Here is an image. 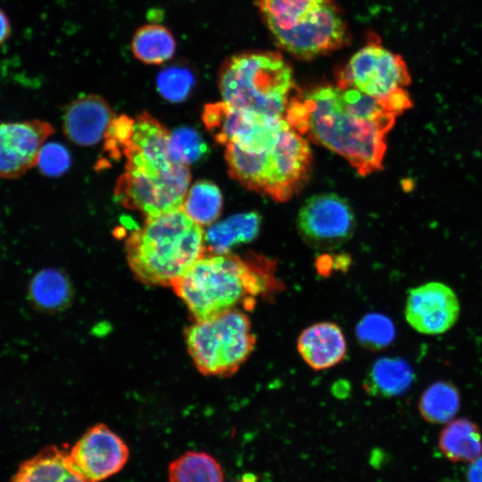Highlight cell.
Segmentation results:
<instances>
[{"label": "cell", "instance_id": "obj_17", "mask_svg": "<svg viewBox=\"0 0 482 482\" xmlns=\"http://www.w3.org/2000/svg\"><path fill=\"white\" fill-rule=\"evenodd\" d=\"M12 482H95L72 463L70 453L51 445L25 461Z\"/></svg>", "mask_w": 482, "mask_h": 482}, {"label": "cell", "instance_id": "obj_20", "mask_svg": "<svg viewBox=\"0 0 482 482\" xmlns=\"http://www.w3.org/2000/svg\"><path fill=\"white\" fill-rule=\"evenodd\" d=\"M261 216L255 212L237 214L212 226L205 233L206 253H224L253 240L260 230Z\"/></svg>", "mask_w": 482, "mask_h": 482}, {"label": "cell", "instance_id": "obj_4", "mask_svg": "<svg viewBox=\"0 0 482 482\" xmlns=\"http://www.w3.org/2000/svg\"><path fill=\"white\" fill-rule=\"evenodd\" d=\"M225 158L234 179L276 201L291 198L307 180L312 163L308 142L284 120L267 145L244 149L229 143Z\"/></svg>", "mask_w": 482, "mask_h": 482}, {"label": "cell", "instance_id": "obj_29", "mask_svg": "<svg viewBox=\"0 0 482 482\" xmlns=\"http://www.w3.org/2000/svg\"><path fill=\"white\" fill-rule=\"evenodd\" d=\"M71 163L67 149L60 144H45L39 153L37 165L40 171L51 177L62 174Z\"/></svg>", "mask_w": 482, "mask_h": 482}, {"label": "cell", "instance_id": "obj_30", "mask_svg": "<svg viewBox=\"0 0 482 482\" xmlns=\"http://www.w3.org/2000/svg\"><path fill=\"white\" fill-rule=\"evenodd\" d=\"M469 482H482V456L471 462L468 471Z\"/></svg>", "mask_w": 482, "mask_h": 482}, {"label": "cell", "instance_id": "obj_16", "mask_svg": "<svg viewBox=\"0 0 482 482\" xmlns=\"http://www.w3.org/2000/svg\"><path fill=\"white\" fill-rule=\"evenodd\" d=\"M297 351L314 370H323L342 362L347 343L341 328L335 322L320 321L305 328L297 338Z\"/></svg>", "mask_w": 482, "mask_h": 482}, {"label": "cell", "instance_id": "obj_28", "mask_svg": "<svg viewBox=\"0 0 482 482\" xmlns=\"http://www.w3.org/2000/svg\"><path fill=\"white\" fill-rule=\"evenodd\" d=\"M194 85L192 73L184 67L171 66L164 69L157 78V87L161 95L169 101L187 98Z\"/></svg>", "mask_w": 482, "mask_h": 482}, {"label": "cell", "instance_id": "obj_2", "mask_svg": "<svg viewBox=\"0 0 482 482\" xmlns=\"http://www.w3.org/2000/svg\"><path fill=\"white\" fill-rule=\"evenodd\" d=\"M274 263L252 253H205L171 286L195 320L253 307L256 297L276 286Z\"/></svg>", "mask_w": 482, "mask_h": 482}, {"label": "cell", "instance_id": "obj_23", "mask_svg": "<svg viewBox=\"0 0 482 482\" xmlns=\"http://www.w3.org/2000/svg\"><path fill=\"white\" fill-rule=\"evenodd\" d=\"M461 404L457 387L447 381H437L430 385L421 395L418 408L421 417L433 424L451 421Z\"/></svg>", "mask_w": 482, "mask_h": 482}, {"label": "cell", "instance_id": "obj_8", "mask_svg": "<svg viewBox=\"0 0 482 482\" xmlns=\"http://www.w3.org/2000/svg\"><path fill=\"white\" fill-rule=\"evenodd\" d=\"M185 340L197 370L219 377L236 373L256 345L251 320L241 309L195 320L186 328Z\"/></svg>", "mask_w": 482, "mask_h": 482}, {"label": "cell", "instance_id": "obj_19", "mask_svg": "<svg viewBox=\"0 0 482 482\" xmlns=\"http://www.w3.org/2000/svg\"><path fill=\"white\" fill-rule=\"evenodd\" d=\"M27 291L32 307L44 312L62 311L71 298V286L68 278L55 269H44L35 273Z\"/></svg>", "mask_w": 482, "mask_h": 482}, {"label": "cell", "instance_id": "obj_1", "mask_svg": "<svg viewBox=\"0 0 482 482\" xmlns=\"http://www.w3.org/2000/svg\"><path fill=\"white\" fill-rule=\"evenodd\" d=\"M395 117L376 97L330 85L298 91L286 111L295 130L344 157L361 175L382 169Z\"/></svg>", "mask_w": 482, "mask_h": 482}, {"label": "cell", "instance_id": "obj_27", "mask_svg": "<svg viewBox=\"0 0 482 482\" xmlns=\"http://www.w3.org/2000/svg\"><path fill=\"white\" fill-rule=\"evenodd\" d=\"M168 148L174 161L186 165L198 161L207 151L200 135L188 128L179 129L170 133Z\"/></svg>", "mask_w": 482, "mask_h": 482}, {"label": "cell", "instance_id": "obj_21", "mask_svg": "<svg viewBox=\"0 0 482 482\" xmlns=\"http://www.w3.org/2000/svg\"><path fill=\"white\" fill-rule=\"evenodd\" d=\"M413 378L412 369L406 361L399 357H384L372 365L364 387L372 395L392 397L404 393Z\"/></svg>", "mask_w": 482, "mask_h": 482}, {"label": "cell", "instance_id": "obj_14", "mask_svg": "<svg viewBox=\"0 0 482 482\" xmlns=\"http://www.w3.org/2000/svg\"><path fill=\"white\" fill-rule=\"evenodd\" d=\"M54 132L50 123L39 120L0 122V178H19L36 166Z\"/></svg>", "mask_w": 482, "mask_h": 482}, {"label": "cell", "instance_id": "obj_18", "mask_svg": "<svg viewBox=\"0 0 482 482\" xmlns=\"http://www.w3.org/2000/svg\"><path fill=\"white\" fill-rule=\"evenodd\" d=\"M438 446L453 462H472L482 453L481 430L469 419L452 420L441 431Z\"/></svg>", "mask_w": 482, "mask_h": 482}, {"label": "cell", "instance_id": "obj_22", "mask_svg": "<svg viewBox=\"0 0 482 482\" xmlns=\"http://www.w3.org/2000/svg\"><path fill=\"white\" fill-rule=\"evenodd\" d=\"M176 41L172 33L160 24H145L137 29L131 40V52L145 64H161L175 54Z\"/></svg>", "mask_w": 482, "mask_h": 482}, {"label": "cell", "instance_id": "obj_3", "mask_svg": "<svg viewBox=\"0 0 482 482\" xmlns=\"http://www.w3.org/2000/svg\"><path fill=\"white\" fill-rule=\"evenodd\" d=\"M128 263L149 286H170L207 251L205 232L181 208L147 217L128 237Z\"/></svg>", "mask_w": 482, "mask_h": 482}, {"label": "cell", "instance_id": "obj_13", "mask_svg": "<svg viewBox=\"0 0 482 482\" xmlns=\"http://www.w3.org/2000/svg\"><path fill=\"white\" fill-rule=\"evenodd\" d=\"M202 117L217 143L241 147L254 146L266 139L282 119L261 116L224 101L206 104Z\"/></svg>", "mask_w": 482, "mask_h": 482}, {"label": "cell", "instance_id": "obj_26", "mask_svg": "<svg viewBox=\"0 0 482 482\" xmlns=\"http://www.w3.org/2000/svg\"><path fill=\"white\" fill-rule=\"evenodd\" d=\"M356 335L359 342L366 348L379 350L392 343L395 329L386 316L370 313L364 316L357 324Z\"/></svg>", "mask_w": 482, "mask_h": 482}, {"label": "cell", "instance_id": "obj_7", "mask_svg": "<svg viewBox=\"0 0 482 482\" xmlns=\"http://www.w3.org/2000/svg\"><path fill=\"white\" fill-rule=\"evenodd\" d=\"M223 101L261 116L283 118L293 72L278 53H243L228 58L218 77Z\"/></svg>", "mask_w": 482, "mask_h": 482}, {"label": "cell", "instance_id": "obj_9", "mask_svg": "<svg viewBox=\"0 0 482 482\" xmlns=\"http://www.w3.org/2000/svg\"><path fill=\"white\" fill-rule=\"evenodd\" d=\"M337 87H353L381 101L411 82L403 59L373 42L355 53L338 72Z\"/></svg>", "mask_w": 482, "mask_h": 482}, {"label": "cell", "instance_id": "obj_10", "mask_svg": "<svg viewBox=\"0 0 482 482\" xmlns=\"http://www.w3.org/2000/svg\"><path fill=\"white\" fill-rule=\"evenodd\" d=\"M354 225V215L348 202L332 193L307 199L297 218L300 234L317 248L341 245L352 237Z\"/></svg>", "mask_w": 482, "mask_h": 482}, {"label": "cell", "instance_id": "obj_25", "mask_svg": "<svg viewBox=\"0 0 482 482\" xmlns=\"http://www.w3.org/2000/svg\"><path fill=\"white\" fill-rule=\"evenodd\" d=\"M222 200L221 192L214 183L198 180L187 191L182 209L195 223L209 225L220 216Z\"/></svg>", "mask_w": 482, "mask_h": 482}, {"label": "cell", "instance_id": "obj_15", "mask_svg": "<svg viewBox=\"0 0 482 482\" xmlns=\"http://www.w3.org/2000/svg\"><path fill=\"white\" fill-rule=\"evenodd\" d=\"M115 119L108 103L96 95H87L72 101L63 114V131L75 144L98 143Z\"/></svg>", "mask_w": 482, "mask_h": 482}, {"label": "cell", "instance_id": "obj_5", "mask_svg": "<svg viewBox=\"0 0 482 482\" xmlns=\"http://www.w3.org/2000/svg\"><path fill=\"white\" fill-rule=\"evenodd\" d=\"M125 171L114 196L122 206L147 217L181 208L188 191V165L174 161L165 146H128Z\"/></svg>", "mask_w": 482, "mask_h": 482}, {"label": "cell", "instance_id": "obj_11", "mask_svg": "<svg viewBox=\"0 0 482 482\" xmlns=\"http://www.w3.org/2000/svg\"><path fill=\"white\" fill-rule=\"evenodd\" d=\"M455 292L442 282H428L411 288L407 295L404 316L408 324L424 335L448 331L460 316Z\"/></svg>", "mask_w": 482, "mask_h": 482}, {"label": "cell", "instance_id": "obj_24", "mask_svg": "<svg viewBox=\"0 0 482 482\" xmlns=\"http://www.w3.org/2000/svg\"><path fill=\"white\" fill-rule=\"evenodd\" d=\"M169 482H223L220 464L203 452H187L170 463Z\"/></svg>", "mask_w": 482, "mask_h": 482}, {"label": "cell", "instance_id": "obj_31", "mask_svg": "<svg viewBox=\"0 0 482 482\" xmlns=\"http://www.w3.org/2000/svg\"><path fill=\"white\" fill-rule=\"evenodd\" d=\"M11 24L6 13L0 8V46L10 37Z\"/></svg>", "mask_w": 482, "mask_h": 482}, {"label": "cell", "instance_id": "obj_12", "mask_svg": "<svg viewBox=\"0 0 482 482\" xmlns=\"http://www.w3.org/2000/svg\"><path fill=\"white\" fill-rule=\"evenodd\" d=\"M74 466L87 478L105 479L126 464L129 452L123 440L104 424L88 428L70 452Z\"/></svg>", "mask_w": 482, "mask_h": 482}, {"label": "cell", "instance_id": "obj_6", "mask_svg": "<svg viewBox=\"0 0 482 482\" xmlns=\"http://www.w3.org/2000/svg\"><path fill=\"white\" fill-rule=\"evenodd\" d=\"M277 44L311 59L343 47L349 32L332 0H256Z\"/></svg>", "mask_w": 482, "mask_h": 482}]
</instances>
